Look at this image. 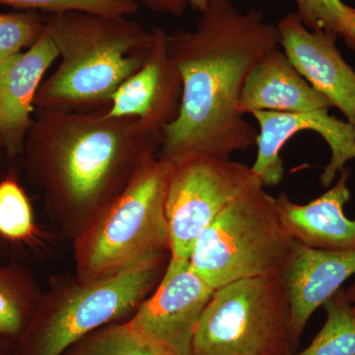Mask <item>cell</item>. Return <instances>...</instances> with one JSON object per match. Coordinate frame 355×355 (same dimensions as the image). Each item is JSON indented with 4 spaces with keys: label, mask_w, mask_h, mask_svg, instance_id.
Here are the masks:
<instances>
[{
    "label": "cell",
    "mask_w": 355,
    "mask_h": 355,
    "mask_svg": "<svg viewBox=\"0 0 355 355\" xmlns=\"http://www.w3.org/2000/svg\"><path fill=\"white\" fill-rule=\"evenodd\" d=\"M279 46L300 76L355 128V70L336 48L338 36L310 30L296 12L277 24Z\"/></svg>",
    "instance_id": "11"
},
{
    "label": "cell",
    "mask_w": 355,
    "mask_h": 355,
    "mask_svg": "<svg viewBox=\"0 0 355 355\" xmlns=\"http://www.w3.org/2000/svg\"><path fill=\"white\" fill-rule=\"evenodd\" d=\"M46 25V17L33 11L0 13V64L36 43Z\"/></svg>",
    "instance_id": "22"
},
{
    "label": "cell",
    "mask_w": 355,
    "mask_h": 355,
    "mask_svg": "<svg viewBox=\"0 0 355 355\" xmlns=\"http://www.w3.org/2000/svg\"><path fill=\"white\" fill-rule=\"evenodd\" d=\"M168 41L183 91L176 118L163 128L159 157L173 165L229 158L256 144L258 132L238 106L250 71L280 46L277 25L257 9L241 12L232 0H210L195 30Z\"/></svg>",
    "instance_id": "1"
},
{
    "label": "cell",
    "mask_w": 355,
    "mask_h": 355,
    "mask_svg": "<svg viewBox=\"0 0 355 355\" xmlns=\"http://www.w3.org/2000/svg\"><path fill=\"white\" fill-rule=\"evenodd\" d=\"M58 60L46 27L36 43L0 64V144L9 157L24 151L37 92Z\"/></svg>",
    "instance_id": "14"
},
{
    "label": "cell",
    "mask_w": 355,
    "mask_h": 355,
    "mask_svg": "<svg viewBox=\"0 0 355 355\" xmlns=\"http://www.w3.org/2000/svg\"><path fill=\"white\" fill-rule=\"evenodd\" d=\"M291 311L279 277L216 289L193 338V355H294Z\"/></svg>",
    "instance_id": "7"
},
{
    "label": "cell",
    "mask_w": 355,
    "mask_h": 355,
    "mask_svg": "<svg viewBox=\"0 0 355 355\" xmlns=\"http://www.w3.org/2000/svg\"><path fill=\"white\" fill-rule=\"evenodd\" d=\"M294 242L280 220L275 198L258 182L203 231L190 265L214 291L238 280L279 277Z\"/></svg>",
    "instance_id": "5"
},
{
    "label": "cell",
    "mask_w": 355,
    "mask_h": 355,
    "mask_svg": "<svg viewBox=\"0 0 355 355\" xmlns=\"http://www.w3.org/2000/svg\"><path fill=\"white\" fill-rule=\"evenodd\" d=\"M345 295L355 311V282L345 291Z\"/></svg>",
    "instance_id": "27"
},
{
    "label": "cell",
    "mask_w": 355,
    "mask_h": 355,
    "mask_svg": "<svg viewBox=\"0 0 355 355\" xmlns=\"http://www.w3.org/2000/svg\"><path fill=\"white\" fill-rule=\"evenodd\" d=\"M151 32L153 43L148 58L114 93L107 113L137 119L163 132L177 116L183 81L170 53L169 35L161 28Z\"/></svg>",
    "instance_id": "12"
},
{
    "label": "cell",
    "mask_w": 355,
    "mask_h": 355,
    "mask_svg": "<svg viewBox=\"0 0 355 355\" xmlns=\"http://www.w3.org/2000/svg\"><path fill=\"white\" fill-rule=\"evenodd\" d=\"M326 321L312 343L294 355H355V311L345 295L336 291L323 305Z\"/></svg>",
    "instance_id": "18"
},
{
    "label": "cell",
    "mask_w": 355,
    "mask_h": 355,
    "mask_svg": "<svg viewBox=\"0 0 355 355\" xmlns=\"http://www.w3.org/2000/svg\"><path fill=\"white\" fill-rule=\"evenodd\" d=\"M329 110H318L309 113H277L254 112L260 132L257 137L256 161L252 170L261 184L277 186L284 179V161L280 150L296 133L312 130L321 135L331 150L330 162L324 168L320 182L329 188L345 165L355 159V128L347 121L338 120L329 114Z\"/></svg>",
    "instance_id": "10"
},
{
    "label": "cell",
    "mask_w": 355,
    "mask_h": 355,
    "mask_svg": "<svg viewBox=\"0 0 355 355\" xmlns=\"http://www.w3.org/2000/svg\"><path fill=\"white\" fill-rule=\"evenodd\" d=\"M214 291L191 270L190 261L170 259L157 287L128 324L173 355H193L198 324Z\"/></svg>",
    "instance_id": "9"
},
{
    "label": "cell",
    "mask_w": 355,
    "mask_h": 355,
    "mask_svg": "<svg viewBox=\"0 0 355 355\" xmlns=\"http://www.w3.org/2000/svg\"><path fill=\"white\" fill-rule=\"evenodd\" d=\"M139 6H146V8L155 12L167 14V15L180 17L183 15L189 6V0H133Z\"/></svg>",
    "instance_id": "24"
},
{
    "label": "cell",
    "mask_w": 355,
    "mask_h": 355,
    "mask_svg": "<svg viewBox=\"0 0 355 355\" xmlns=\"http://www.w3.org/2000/svg\"><path fill=\"white\" fill-rule=\"evenodd\" d=\"M238 107L245 116L254 112L309 113L330 109L331 105L277 48L266 53L250 71Z\"/></svg>",
    "instance_id": "16"
},
{
    "label": "cell",
    "mask_w": 355,
    "mask_h": 355,
    "mask_svg": "<svg viewBox=\"0 0 355 355\" xmlns=\"http://www.w3.org/2000/svg\"><path fill=\"white\" fill-rule=\"evenodd\" d=\"M62 355H173L147 340L127 323L92 331Z\"/></svg>",
    "instance_id": "19"
},
{
    "label": "cell",
    "mask_w": 355,
    "mask_h": 355,
    "mask_svg": "<svg viewBox=\"0 0 355 355\" xmlns=\"http://www.w3.org/2000/svg\"><path fill=\"white\" fill-rule=\"evenodd\" d=\"M350 172L345 168L330 190L305 205L294 202L286 193L275 198L280 220L294 241L324 251L355 249V219L345 214L352 197Z\"/></svg>",
    "instance_id": "15"
},
{
    "label": "cell",
    "mask_w": 355,
    "mask_h": 355,
    "mask_svg": "<svg viewBox=\"0 0 355 355\" xmlns=\"http://www.w3.org/2000/svg\"><path fill=\"white\" fill-rule=\"evenodd\" d=\"M174 165L144 160L114 202L73 241L77 280L108 279L170 253L166 193Z\"/></svg>",
    "instance_id": "4"
},
{
    "label": "cell",
    "mask_w": 355,
    "mask_h": 355,
    "mask_svg": "<svg viewBox=\"0 0 355 355\" xmlns=\"http://www.w3.org/2000/svg\"><path fill=\"white\" fill-rule=\"evenodd\" d=\"M340 36L343 37V41L347 44V46L355 53V8L349 7L347 11V20L343 26Z\"/></svg>",
    "instance_id": "25"
},
{
    "label": "cell",
    "mask_w": 355,
    "mask_h": 355,
    "mask_svg": "<svg viewBox=\"0 0 355 355\" xmlns=\"http://www.w3.org/2000/svg\"><path fill=\"white\" fill-rule=\"evenodd\" d=\"M258 182L250 166L230 158L198 156L174 165L165 202L170 259L190 261L203 231L229 203Z\"/></svg>",
    "instance_id": "8"
},
{
    "label": "cell",
    "mask_w": 355,
    "mask_h": 355,
    "mask_svg": "<svg viewBox=\"0 0 355 355\" xmlns=\"http://www.w3.org/2000/svg\"><path fill=\"white\" fill-rule=\"evenodd\" d=\"M355 275V249L324 251L294 242L291 257L280 275L291 311L294 349L318 308Z\"/></svg>",
    "instance_id": "13"
},
{
    "label": "cell",
    "mask_w": 355,
    "mask_h": 355,
    "mask_svg": "<svg viewBox=\"0 0 355 355\" xmlns=\"http://www.w3.org/2000/svg\"><path fill=\"white\" fill-rule=\"evenodd\" d=\"M0 147H1V144H0Z\"/></svg>",
    "instance_id": "28"
},
{
    "label": "cell",
    "mask_w": 355,
    "mask_h": 355,
    "mask_svg": "<svg viewBox=\"0 0 355 355\" xmlns=\"http://www.w3.org/2000/svg\"><path fill=\"white\" fill-rule=\"evenodd\" d=\"M42 293L38 284L22 270L0 266V333L16 336L34 317Z\"/></svg>",
    "instance_id": "17"
},
{
    "label": "cell",
    "mask_w": 355,
    "mask_h": 355,
    "mask_svg": "<svg viewBox=\"0 0 355 355\" xmlns=\"http://www.w3.org/2000/svg\"><path fill=\"white\" fill-rule=\"evenodd\" d=\"M296 14L310 30H320L340 36L347 20L349 6L342 0H294Z\"/></svg>",
    "instance_id": "23"
},
{
    "label": "cell",
    "mask_w": 355,
    "mask_h": 355,
    "mask_svg": "<svg viewBox=\"0 0 355 355\" xmlns=\"http://www.w3.org/2000/svg\"><path fill=\"white\" fill-rule=\"evenodd\" d=\"M36 232L32 207L17 181L0 182V235L14 241L32 238Z\"/></svg>",
    "instance_id": "20"
},
{
    "label": "cell",
    "mask_w": 355,
    "mask_h": 355,
    "mask_svg": "<svg viewBox=\"0 0 355 355\" xmlns=\"http://www.w3.org/2000/svg\"><path fill=\"white\" fill-rule=\"evenodd\" d=\"M162 130L135 118L38 110L26 139V170L43 191L46 214L72 242L157 155Z\"/></svg>",
    "instance_id": "2"
},
{
    "label": "cell",
    "mask_w": 355,
    "mask_h": 355,
    "mask_svg": "<svg viewBox=\"0 0 355 355\" xmlns=\"http://www.w3.org/2000/svg\"><path fill=\"white\" fill-rule=\"evenodd\" d=\"M210 0H189V6L198 13H202L209 6Z\"/></svg>",
    "instance_id": "26"
},
{
    "label": "cell",
    "mask_w": 355,
    "mask_h": 355,
    "mask_svg": "<svg viewBox=\"0 0 355 355\" xmlns=\"http://www.w3.org/2000/svg\"><path fill=\"white\" fill-rule=\"evenodd\" d=\"M165 261L166 256L149 259L93 282L53 279L33 317L26 355H62L84 336L135 313L157 287Z\"/></svg>",
    "instance_id": "6"
},
{
    "label": "cell",
    "mask_w": 355,
    "mask_h": 355,
    "mask_svg": "<svg viewBox=\"0 0 355 355\" xmlns=\"http://www.w3.org/2000/svg\"><path fill=\"white\" fill-rule=\"evenodd\" d=\"M60 62L44 79L35 108L83 112L108 107L114 93L146 62L153 32L128 16L70 12L46 16Z\"/></svg>",
    "instance_id": "3"
},
{
    "label": "cell",
    "mask_w": 355,
    "mask_h": 355,
    "mask_svg": "<svg viewBox=\"0 0 355 355\" xmlns=\"http://www.w3.org/2000/svg\"><path fill=\"white\" fill-rule=\"evenodd\" d=\"M0 6L55 15L79 11L108 16H130L139 10L133 0H0Z\"/></svg>",
    "instance_id": "21"
}]
</instances>
